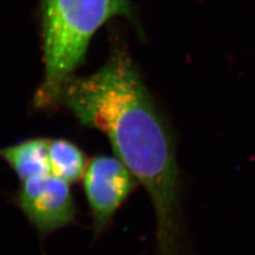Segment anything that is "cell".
I'll list each match as a JSON object with an SVG mask.
<instances>
[{
    "label": "cell",
    "mask_w": 255,
    "mask_h": 255,
    "mask_svg": "<svg viewBox=\"0 0 255 255\" xmlns=\"http://www.w3.org/2000/svg\"><path fill=\"white\" fill-rule=\"evenodd\" d=\"M0 157L22 182L50 174L48 140L45 138H31L13 146L0 148Z\"/></svg>",
    "instance_id": "obj_5"
},
{
    "label": "cell",
    "mask_w": 255,
    "mask_h": 255,
    "mask_svg": "<svg viewBox=\"0 0 255 255\" xmlns=\"http://www.w3.org/2000/svg\"><path fill=\"white\" fill-rule=\"evenodd\" d=\"M61 103L83 126L109 139L117 157L148 193L160 236L172 229L177 170L171 143L133 63L122 51L111 56L100 70L70 78Z\"/></svg>",
    "instance_id": "obj_1"
},
{
    "label": "cell",
    "mask_w": 255,
    "mask_h": 255,
    "mask_svg": "<svg viewBox=\"0 0 255 255\" xmlns=\"http://www.w3.org/2000/svg\"><path fill=\"white\" fill-rule=\"evenodd\" d=\"M128 0H44L45 76L34 104H58L65 82L73 77L95 32L109 19L130 15Z\"/></svg>",
    "instance_id": "obj_2"
},
{
    "label": "cell",
    "mask_w": 255,
    "mask_h": 255,
    "mask_svg": "<svg viewBox=\"0 0 255 255\" xmlns=\"http://www.w3.org/2000/svg\"><path fill=\"white\" fill-rule=\"evenodd\" d=\"M136 180L118 157L99 155L88 164L83 187L95 229L101 232L134 187Z\"/></svg>",
    "instance_id": "obj_4"
},
{
    "label": "cell",
    "mask_w": 255,
    "mask_h": 255,
    "mask_svg": "<svg viewBox=\"0 0 255 255\" xmlns=\"http://www.w3.org/2000/svg\"><path fill=\"white\" fill-rule=\"evenodd\" d=\"M17 202L27 219L41 234L52 233L67 226L76 216L69 183L52 174L23 181Z\"/></svg>",
    "instance_id": "obj_3"
},
{
    "label": "cell",
    "mask_w": 255,
    "mask_h": 255,
    "mask_svg": "<svg viewBox=\"0 0 255 255\" xmlns=\"http://www.w3.org/2000/svg\"><path fill=\"white\" fill-rule=\"evenodd\" d=\"M48 161L50 174L68 183L79 181L88 166L82 149L65 139L48 140Z\"/></svg>",
    "instance_id": "obj_6"
}]
</instances>
